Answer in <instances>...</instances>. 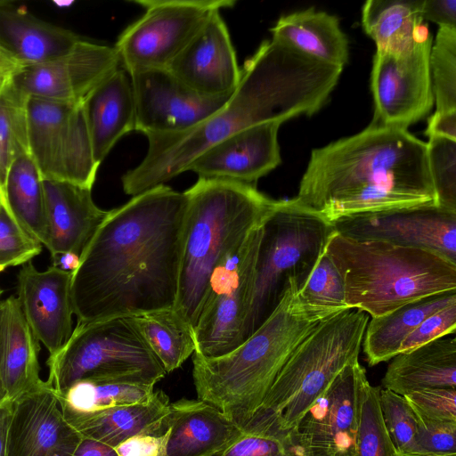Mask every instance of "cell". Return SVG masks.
<instances>
[{"mask_svg": "<svg viewBox=\"0 0 456 456\" xmlns=\"http://www.w3.org/2000/svg\"><path fill=\"white\" fill-rule=\"evenodd\" d=\"M334 232L296 198L277 201L263 224L247 338L273 311L289 277L301 285Z\"/></svg>", "mask_w": 456, "mask_h": 456, "instance_id": "obj_9", "label": "cell"}, {"mask_svg": "<svg viewBox=\"0 0 456 456\" xmlns=\"http://www.w3.org/2000/svg\"><path fill=\"white\" fill-rule=\"evenodd\" d=\"M233 94L196 126L177 133L148 134L142 160L121 178L132 197L165 184L217 142L248 127L313 115L327 102L343 68L316 61L274 39L262 42L240 69Z\"/></svg>", "mask_w": 456, "mask_h": 456, "instance_id": "obj_2", "label": "cell"}, {"mask_svg": "<svg viewBox=\"0 0 456 456\" xmlns=\"http://www.w3.org/2000/svg\"><path fill=\"white\" fill-rule=\"evenodd\" d=\"M215 456H304L291 429L280 418L257 410L240 436Z\"/></svg>", "mask_w": 456, "mask_h": 456, "instance_id": "obj_36", "label": "cell"}, {"mask_svg": "<svg viewBox=\"0 0 456 456\" xmlns=\"http://www.w3.org/2000/svg\"><path fill=\"white\" fill-rule=\"evenodd\" d=\"M295 198L330 224L355 214L437 206L427 142L372 121L313 150Z\"/></svg>", "mask_w": 456, "mask_h": 456, "instance_id": "obj_3", "label": "cell"}, {"mask_svg": "<svg viewBox=\"0 0 456 456\" xmlns=\"http://www.w3.org/2000/svg\"><path fill=\"white\" fill-rule=\"evenodd\" d=\"M29 97L12 77L0 80V203L4 201L5 183L13 162L29 154L28 103Z\"/></svg>", "mask_w": 456, "mask_h": 456, "instance_id": "obj_34", "label": "cell"}, {"mask_svg": "<svg viewBox=\"0 0 456 456\" xmlns=\"http://www.w3.org/2000/svg\"><path fill=\"white\" fill-rule=\"evenodd\" d=\"M169 398L162 390L154 391L146 402L115 406L92 412L61 411L65 419L85 437L112 447L141 434L163 435Z\"/></svg>", "mask_w": 456, "mask_h": 456, "instance_id": "obj_25", "label": "cell"}, {"mask_svg": "<svg viewBox=\"0 0 456 456\" xmlns=\"http://www.w3.org/2000/svg\"><path fill=\"white\" fill-rule=\"evenodd\" d=\"M82 437L47 380L13 400L6 456H73Z\"/></svg>", "mask_w": 456, "mask_h": 456, "instance_id": "obj_18", "label": "cell"}, {"mask_svg": "<svg viewBox=\"0 0 456 456\" xmlns=\"http://www.w3.org/2000/svg\"><path fill=\"white\" fill-rule=\"evenodd\" d=\"M288 278L267 319L240 346L224 355L192 354L198 399L219 409L242 428L258 410L277 375L301 342L322 322L346 308L313 305Z\"/></svg>", "mask_w": 456, "mask_h": 456, "instance_id": "obj_4", "label": "cell"}, {"mask_svg": "<svg viewBox=\"0 0 456 456\" xmlns=\"http://www.w3.org/2000/svg\"><path fill=\"white\" fill-rule=\"evenodd\" d=\"M265 221L213 271L193 329L195 354L204 358L218 357L228 354L247 338Z\"/></svg>", "mask_w": 456, "mask_h": 456, "instance_id": "obj_10", "label": "cell"}, {"mask_svg": "<svg viewBox=\"0 0 456 456\" xmlns=\"http://www.w3.org/2000/svg\"><path fill=\"white\" fill-rule=\"evenodd\" d=\"M13 401L7 400L0 404V456L7 454V442L12 416Z\"/></svg>", "mask_w": 456, "mask_h": 456, "instance_id": "obj_50", "label": "cell"}, {"mask_svg": "<svg viewBox=\"0 0 456 456\" xmlns=\"http://www.w3.org/2000/svg\"><path fill=\"white\" fill-rule=\"evenodd\" d=\"M166 456H215L241 433L216 406L182 398L169 404Z\"/></svg>", "mask_w": 456, "mask_h": 456, "instance_id": "obj_23", "label": "cell"}, {"mask_svg": "<svg viewBox=\"0 0 456 456\" xmlns=\"http://www.w3.org/2000/svg\"><path fill=\"white\" fill-rule=\"evenodd\" d=\"M153 385L104 379L80 380L57 394L61 411L92 412L148 401Z\"/></svg>", "mask_w": 456, "mask_h": 456, "instance_id": "obj_35", "label": "cell"}, {"mask_svg": "<svg viewBox=\"0 0 456 456\" xmlns=\"http://www.w3.org/2000/svg\"><path fill=\"white\" fill-rule=\"evenodd\" d=\"M455 331L456 303H453L425 318L403 341L399 353L411 350L447 335H453Z\"/></svg>", "mask_w": 456, "mask_h": 456, "instance_id": "obj_45", "label": "cell"}, {"mask_svg": "<svg viewBox=\"0 0 456 456\" xmlns=\"http://www.w3.org/2000/svg\"><path fill=\"white\" fill-rule=\"evenodd\" d=\"M94 159L100 166L118 141L135 130V104L129 73L118 68L83 101Z\"/></svg>", "mask_w": 456, "mask_h": 456, "instance_id": "obj_24", "label": "cell"}, {"mask_svg": "<svg viewBox=\"0 0 456 456\" xmlns=\"http://www.w3.org/2000/svg\"><path fill=\"white\" fill-rule=\"evenodd\" d=\"M186 207L161 184L109 210L72 272L77 323L175 307Z\"/></svg>", "mask_w": 456, "mask_h": 456, "instance_id": "obj_1", "label": "cell"}, {"mask_svg": "<svg viewBox=\"0 0 456 456\" xmlns=\"http://www.w3.org/2000/svg\"><path fill=\"white\" fill-rule=\"evenodd\" d=\"M47 242L51 257L73 253L81 256L109 211L94 201L92 189L59 181H43Z\"/></svg>", "mask_w": 456, "mask_h": 456, "instance_id": "obj_22", "label": "cell"}, {"mask_svg": "<svg viewBox=\"0 0 456 456\" xmlns=\"http://www.w3.org/2000/svg\"><path fill=\"white\" fill-rule=\"evenodd\" d=\"M73 456H118L115 448L102 442L83 436Z\"/></svg>", "mask_w": 456, "mask_h": 456, "instance_id": "obj_49", "label": "cell"}, {"mask_svg": "<svg viewBox=\"0 0 456 456\" xmlns=\"http://www.w3.org/2000/svg\"><path fill=\"white\" fill-rule=\"evenodd\" d=\"M429 67L436 111L456 110V28L439 27Z\"/></svg>", "mask_w": 456, "mask_h": 456, "instance_id": "obj_38", "label": "cell"}, {"mask_svg": "<svg viewBox=\"0 0 456 456\" xmlns=\"http://www.w3.org/2000/svg\"><path fill=\"white\" fill-rule=\"evenodd\" d=\"M0 207H1V203H0Z\"/></svg>", "mask_w": 456, "mask_h": 456, "instance_id": "obj_57", "label": "cell"}, {"mask_svg": "<svg viewBox=\"0 0 456 456\" xmlns=\"http://www.w3.org/2000/svg\"><path fill=\"white\" fill-rule=\"evenodd\" d=\"M380 387L363 372L359 383V418L354 456H398L381 414Z\"/></svg>", "mask_w": 456, "mask_h": 456, "instance_id": "obj_37", "label": "cell"}, {"mask_svg": "<svg viewBox=\"0 0 456 456\" xmlns=\"http://www.w3.org/2000/svg\"><path fill=\"white\" fill-rule=\"evenodd\" d=\"M28 146L43 181L92 189L96 163L83 102L63 103L29 97Z\"/></svg>", "mask_w": 456, "mask_h": 456, "instance_id": "obj_12", "label": "cell"}, {"mask_svg": "<svg viewBox=\"0 0 456 456\" xmlns=\"http://www.w3.org/2000/svg\"><path fill=\"white\" fill-rule=\"evenodd\" d=\"M326 251L341 275L346 306L371 317L456 290V264L428 250L353 240L334 232Z\"/></svg>", "mask_w": 456, "mask_h": 456, "instance_id": "obj_6", "label": "cell"}, {"mask_svg": "<svg viewBox=\"0 0 456 456\" xmlns=\"http://www.w3.org/2000/svg\"><path fill=\"white\" fill-rule=\"evenodd\" d=\"M363 372L359 361L346 365L291 429L304 456H354Z\"/></svg>", "mask_w": 456, "mask_h": 456, "instance_id": "obj_15", "label": "cell"}, {"mask_svg": "<svg viewBox=\"0 0 456 456\" xmlns=\"http://www.w3.org/2000/svg\"><path fill=\"white\" fill-rule=\"evenodd\" d=\"M51 258L52 265L69 272H74L80 262V256L73 253L60 254Z\"/></svg>", "mask_w": 456, "mask_h": 456, "instance_id": "obj_52", "label": "cell"}, {"mask_svg": "<svg viewBox=\"0 0 456 456\" xmlns=\"http://www.w3.org/2000/svg\"><path fill=\"white\" fill-rule=\"evenodd\" d=\"M425 134L442 136L456 141V110L436 111L428 119Z\"/></svg>", "mask_w": 456, "mask_h": 456, "instance_id": "obj_48", "label": "cell"}, {"mask_svg": "<svg viewBox=\"0 0 456 456\" xmlns=\"http://www.w3.org/2000/svg\"><path fill=\"white\" fill-rule=\"evenodd\" d=\"M7 400H9V399H8V396H7V394H6V391L4 388V381H3L2 364H1V351H0V404H2L3 403H4Z\"/></svg>", "mask_w": 456, "mask_h": 456, "instance_id": "obj_53", "label": "cell"}, {"mask_svg": "<svg viewBox=\"0 0 456 456\" xmlns=\"http://www.w3.org/2000/svg\"><path fill=\"white\" fill-rule=\"evenodd\" d=\"M2 271H4V269L0 266V273H1Z\"/></svg>", "mask_w": 456, "mask_h": 456, "instance_id": "obj_56", "label": "cell"}, {"mask_svg": "<svg viewBox=\"0 0 456 456\" xmlns=\"http://www.w3.org/2000/svg\"><path fill=\"white\" fill-rule=\"evenodd\" d=\"M432 37L426 28L408 52L394 54L376 50L370 77L373 122L407 129L434 105L429 67Z\"/></svg>", "mask_w": 456, "mask_h": 456, "instance_id": "obj_13", "label": "cell"}, {"mask_svg": "<svg viewBox=\"0 0 456 456\" xmlns=\"http://www.w3.org/2000/svg\"><path fill=\"white\" fill-rule=\"evenodd\" d=\"M382 379L385 389L405 395L427 388H456V338H439L395 355Z\"/></svg>", "mask_w": 456, "mask_h": 456, "instance_id": "obj_27", "label": "cell"}, {"mask_svg": "<svg viewBox=\"0 0 456 456\" xmlns=\"http://www.w3.org/2000/svg\"><path fill=\"white\" fill-rule=\"evenodd\" d=\"M273 39L321 62L344 68L349 44L337 16L310 7L281 16L271 28Z\"/></svg>", "mask_w": 456, "mask_h": 456, "instance_id": "obj_29", "label": "cell"}, {"mask_svg": "<svg viewBox=\"0 0 456 456\" xmlns=\"http://www.w3.org/2000/svg\"><path fill=\"white\" fill-rule=\"evenodd\" d=\"M3 293H4L3 289H0V302H1V297H2Z\"/></svg>", "mask_w": 456, "mask_h": 456, "instance_id": "obj_55", "label": "cell"}, {"mask_svg": "<svg viewBox=\"0 0 456 456\" xmlns=\"http://www.w3.org/2000/svg\"><path fill=\"white\" fill-rule=\"evenodd\" d=\"M422 0H369L362 9L364 31L377 50L394 54L410 51L421 36Z\"/></svg>", "mask_w": 456, "mask_h": 456, "instance_id": "obj_31", "label": "cell"}, {"mask_svg": "<svg viewBox=\"0 0 456 456\" xmlns=\"http://www.w3.org/2000/svg\"><path fill=\"white\" fill-rule=\"evenodd\" d=\"M46 364L47 381L57 394L85 379L155 385L162 364L142 335L134 316H114L77 326Z\"/></svg>", "mask_w": 456, "mask_h": 456, "instance_id": "obj_8", "label": "cell"}, {"mask_svg": "<svg viewBox=\"0 0 456 456\" xmlns=\"http://www.w3.org/2000/svg\"><path fill=\"white\" fill-rule=\"evenodd\" d=\"M135 104V130L142 134L185 131L220 109L229 97H207L168 68L129 73Z\"/></svg>", "mask_w": 456, "mask_h": 456, "instance_id": "obj_17", "label": "cell"}, {"mask_svg": "<svg viewBox=\"0 0 456 456\" xmlns=\"http://www.w3.org/2000/svg\"><path fill=\"white\" fill-rule=\"evenodd\" d=\"M118 68L120 62L114 47L82 38L64 54L23 68L12 81L31 98L81 103Z\"/></svg>", "mask_w": 456, "mask_h": 456, "instance_id": "obj_16", "label": "cell"}, {"mask_svg": "<svg viewBox=\"0 0 456 456\" xmlns=\"http://www.w3.org/2000/svg\"><path fill=\"white\" fill-rule=\"evenodd\" d=\"M331 224L346 238L425 249L456 264V212L436 205L355 214Z\"/></svg>", "mask_w": 456, "mask_h": 456, "instance_id": "obj_14", "label": "cell"}, {"mask_svg": "<svg viewBox=\"0 0 456 456\" xmlns=\"http://www.w3.org/2000/svg\"><path fill=\"white\" fill-rule=\"evenodd\" d=\"M369 314L346 309L318 325L292 353L258 410L294 429L348 364L358 361Z\"/></svg>", "mask_w": 456, "mask_h": 456, "instance_id": "obj_7", "label": "cell"}, {"mask_svg": "<svg viewBox=\"0 0 456 456\" xmlns=\"http://www.w3.org/2000/svg\"><path fill=\"white\" fill-rule=\"evenodd\" d=\"M398 456H420V455H411V454H398Z\"/></svg>", "mask_w": 456, "mask_h": 456, "instance_id": "obj_54", "label": "cell"}, {"mask_svg": "<svg viewBox=\"0 0 456 456\" xmlns=\"http://www.w3.org/2000/svg\"><path fill=\"white\" fill-rule=\"evenodd\" d=\"M381 414L398 454H413L419 433V419L403 395L380 389Z\"/></svg>", "mask_w": 456, "mask_h": 456, "instance_id": "obj_40", "label": "cell"}, {"mask_svg": "<svg viewBox=\"0 0 456 456\" xmlns=\"http://www.w3.org/2000/svg\"><path fill=\"white\" fill-rule=\"evenodd\" d=\"M456 303V290L408 303L385 315L371 317L362 340L370 366L391 360L403 341L433 313Z\"/></svg>", "mask_w": 456, "mask_h": 456, "instance_id": "obj_30", "label": "cell"}, {"mask_svg": "<svg viewBox=\"0 0 456 456\" xmlns=\"http://www.w3.org/2000/svg\"><path fill=\"white\" fill-rule=\"evenodd\" d=\"M420 12L422 20L456 28V0H422Z\"/></svg>", "mask_w": 456, "mask_h": 456, "instance_id": "obj_47", "label": "cell"}, {"mask_svg": "<svg viewBox=\"0 0 456 456\" xmlns=\"http://www.w3.org/2000/svg\"><path fill=\"white\" fill-rule=\"evenodd\" d=\"M169 429L163 435L134 436L115 447L118 456H166Z\"/></svg>", "mask_w": 456, "mask_h": 456, "instance_id": "obj_46", "label": "cell"}, {"mask_svg": "<svg viewBox=\"0 0 456 456\" xmlns=\"http://www.w3.org/2000/svg\"><path fill=\"white\" fill-rule=\"evenodd\" d=\"M168 69L201 95L219 98L233 94L241 70L220 11L208 17Z\"/></svg>", "mask_w": 456, "mask_h": 456, "instance_id": "obj_20", "label": "cell"}, {"mask_svg": "<svg viewBox=\"0 0 456 456\" xmlns=\"http://www.w3.org/2000/svg\"><path fill=\"white\" fill-rule=\"evenodd\" d=\"M184 219L175 309L194 329L215 268L275 208L255 185L201 178L184 191Z\"/></svg>", "mask_w": 456, "mask_h": 456, "instance_id": "obj_5", "label": "cell"}, {"mask_svg": "<svg viewBox=\"0 0 456 456\" xmlns=\"http://www.w3.org/2000/svg\"><path fill=\"white\" fill-rule=\"evenodd\" d=\"M299 294L305 302L313 305L349 309L345 303L341 275L328 255L326 247L301 283Z\"/></svg>", "mask_w": 456, "mask_h": 456, "instance_id": "obj_41", "label": "cell"}, {"mask_svg": "<svg viewBox=\"0 0 456 456\" xmlns=\"http://www.w3.org/2000/svg\"><path fill=\"white\" fill-rule=\"evenodd\" d=\"M143 14L128 25L113 46L120 67L132 73L168 68L216 11L231 8L235 0L135 1Z\"/></svg>", "mask_w": 456, "mask_h": 456, "instance_id": "obj_11", "label": "cell"}, {"mask_svg": "<svg viewBox=\"0 0 456 456\" xmlns=\"http://www.w3.org/2000/svg\"><path fill=\"white\" fill-rule=\"evenodd\" d=\"M71 278L72 272L53 265L39 271L32 260L21 265L17 276L21 312L49 355L58 352L73 331Z\"/></svg>", "mask_w": 456, "mask_h": 456, "instance_id": "obj_19", "label": "cell"}, {"mask_svg": "<svg viewBox=\"0 0 456 456\" xmlns=\"http://www.w3.org/2000/svg\"><path fill=\"white\" fill-rule=\"evenodd\" d=\"M81 39L72 30L43 20L25 7L0 1V45L24 67L55 59Z\"/></svg>", "mask_w": 456, "mask_h": 456, "instance_id": "obj_26", "label": "cell"}, {"mask_svg": "<svg viewBox=\"0 0 456 456\" xmlns=\"http://www.w3.org/2000/svg\"><path fill=\"white\" fill-rule=\"evenodd\" d=\"M403 396L420 419L456 422V388H427Z\"/></svg>", "mask_w": 456, "mask_h": 456, "instance_id": "obj_43", "label": "cell"}, {"mask_svg": "<svg viewBox=\"0 0 456 456\" xmlns=\"http://www.w3.org/2000/svg\"><path fill=\"white\" fill-rule=\"evenodd\" d=\"M281 123L266 122L243 129L217 142L188 167L201 178L253 184L281 162L278 131Z\"/></svg>", "mask_w": 456, "mask_h": 456, "instance_id": "obj_21", "label": "cell"}, {"mask_svg": "<svg viewBox=\"0 0 456 456\" xmlns=\"http://www.w3.org/2000/svg\"><path fill=\"white\" fill-rule=\"evenodd\" d=\"M42 244L32 238L9 208L0 207V266L22 265L39 255Z\"/></svg>", "mask_w": 456, "mask_h": 456, "instance_id": "obj_42", "label": "cell"}, {"mask_svg": "<svg viewBox=\"0 0 456 456\" xmlns=\"http://www.w3.org/2000/svg\"><path fill=\"white\" fill-rule=\"evenodd\" d=\"M2 206L10 209L32 238L45 246L48 231L43 182L29 154L12 165Z\"/></svg>", "mask_w": 456, "mask_h": 456, "instance_id": "obj_32", "label": "cell"}, {"mask_svg": "<svg viewBox=\"0 0 456 456\" xmlns=\"http://www.w3.org/2000/svg\"><path fill=\"white\" fill-rule=\"evenodd\" d=\"M23 68L24 65L0 45V80L14 77Z\"/></svg>", "mask_w": 456, "mask_h": 456, "instance_id": "obj_51", "label": "cell"}, {"mask_svg": "<svg viewBox=\"0 0 456 456\" xmlns=\"http://www.w3.org/2000/svg\"><path fill=\"white\" fill-rule=\"evenodd\" d=\"M0 351L3 381L9 400H15L43 381L39 377L40 342L14 296L0 302Z\"/></svg>", "mask_w": 456, "mask_h": 456, "instance_id": "obj_28", "label": "cell"}, {"mask_svg": "<svg viewBox=\"0 0 456 456\" xmlns=\"http://www.w3.org/2000/svg\"><path fill=\"white\" fill-rule=\"evenodd\" d=\"M414 453L420 456H456V422L419 418Z\"/></svg>", "mask_w": 456, "mask_h": 456, "instance_id": "obj_44", "label": "cell"}, {"mask_svg": "<svg viewBox=\"0 0 456 456\" xmlns=\"http://www.w3.org/2000/svg\"><path fill=\"white\" fill-rule=\"evenodd\" d=\"M427 154L437 206L456 212V141L429 136Z\"/></svg>", "mask_w": 456, "mask_h": 456, "instance_id": "obj_39", "label": "cell"}, {"mask_svg": "<svg viewBox=\"0 0 456 456\" xmlns=\"http://www.w3.org/2000/svg\"><path fill=\"white\" fill-rule=\"evenodd\" d=\"M134 319L167 373L181 367L194 354L193 328L175 308L152 311Z\"/></svg>", "mask_w": 456, "mask_h": 456, "instance_id": "obj_33", "label": "cell"}]
</instances>
